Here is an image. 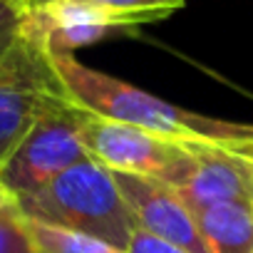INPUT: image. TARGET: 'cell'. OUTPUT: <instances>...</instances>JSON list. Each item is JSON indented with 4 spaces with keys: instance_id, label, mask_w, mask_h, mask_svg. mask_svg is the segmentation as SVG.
<instances>
[{
    "instance_id": "obj_3",
    "label": "cell",
    "mask_w": 253,
    "mask_h": 253,
    "mask_svg": "<svg viewBox=\"0 0 253 253\" xmlns=\"http://www.w3.org/2000/svg\"><path fill=\"white\" fill-rule=\"evenodd\" d=\"M87 117L89 112L72 104L67 94L42 109L23 142L0 167V184L15 201L38 194L62 171L89 159L82 144Z\"/></svg>"
},
{
    "instance_id": "obj_4",
    "label": "cell",
    "mask_w": 253,
    "mask_h": 253,
    "mask_svg": "<svg viewBox=\"0 0 253 253\" xmlns=\"http://www.w3.org/2000/svg\"><path fill=\"white\" fill-rule=\"evenodd\" d=\"M82 144L89 159L114 174H132L164 181L176 189L196 164L191 144L162 139L139 126L89 114L82 129Z\"/></svg>"
},
{
    "instance_id": "obj_15",
    "label": "cell",
    "mask_w": 253,
    "mask_h": 253,
    "mask_svg": "<svg viewBox=\"0 0 253 253\" xmlns=\"http://www.w3.org/2000/svg\"><path fill=\"white\" fill-rule=\"evenodd\" d=\"M67 3V0H20V5L28 10V13H42V10H50V8H57Z\"/></svg>"
},
{
    "instance_id": "obj_9",
    "label": "cell",
    "mask_w": 253,
    "mask_h": 253,
    "mask_svg": "<svg viewBox=\"0 0 253 253\" xmlns=\"http://www.w3.org/2000/svg\"><path fill=\"white\" fill-rule=\"evenodd\" d=\"M80 3L99 10L117 25L137 30L139 25L164 20L181 10L186 0H80Z\"/></svg>"
},
{
    "instance_id": "obj_2",
    "label": "cell",
    "mask_w": 253,
    "mask_h": 253,
    "mask_svg": "<svg viewBox=\"0 0 253 253\" xmlns=\"http://www.w3.org/2000/svg\"><path fill=\"white\" fill-rule=\"evenodd\" d=\"M28 221L99 238L126 251L137 221L126 206L114 174L94 159H84L45 189L18 201Z\"/></svg>"
},
{
    "instance_id": "obj_6",
    "label": "cell",
    "mask_w": 253,
    "mask_h": 253,
    "mask_svg": "<svg viewBox=\"0 0 253 253\" xmlns=\"http://www.w3.org/2000/svg\"><path fill=\"white\" fill-rule=\"evenodd\" d=\"M114 179L137 221V228L154 233L184 248L186 253H209L194 213L184 206V201L171 186L157 179L132 174H114Z\"/></svg>"
},
{
    "instance_id": "obj_14",
    "label": "cell",
    "mask_w": 253,
    "mask_h": 253,
    "mask_svg": "<svg viewBox=\"0 0 253 253\" xmlns=\"http://www.w3.org/2000/svg\"><path fill=\"white\" fill-rule=\"evenodd\" d=\"M226 149L231 154H236L253 174V139H246V142H236V144H226Z\"/></svg>"
},
{
    "instance_id": "obj_11",
    "label": "cell",
    "mask_w": 253,
    "mask_h": 253,
    "mask_svg": "<svg viewBox=\"0 0 253 253\" xmlns=\"http://www.w3.org/2000/svg\"><path fill=\"white\" fill-rule=\"evenodd\" d=\"M0 253H40L18 201L0 211Z\"/></svg>"
},
{
    "instance_id": "obj_16",
    "label": "cell",
    "mask_w": 253,
    "mask_h": 253,
    "mask_svg": "<svg viewBox=\"0 0 253 253\" xmlns=\"http://www.w3.org/2000/svg\"><path fill=\"white\" fill-rule=\"evenodd\" d=\"M15 204V199L3 189V184H0V211H3V209H8V206H13Z\"/></svg>"
},
{
    "instance_id": "obj_8",
    "label": "cell",
    "mask_w": 253,
    "mask_h": 253,
    "mask_svg": "<svg viewBox=\"0 0 253 253\" xmlns=\"http://www.w3.org/2000/svg\"><path fill=\"white\" fill-rule=\"evenodd\" d=\"M209 253H253V201H221L194 213Z\"/></svg>"
},
{
    "instance_id": "obj_7",
    "label": "cell",
    "mask_w": 253,
    "mask_h": 253,
    "mask_svg": "<svg viewBox=\"0 0 253 253\" xmlns=\"http://www.w3.org/2000/svg\"><path fill=\"white\" fill-rule=\"evenodd\" d=\"M191 147L196 164L174 189L191 213L221 201H253V174L236 154L213 144Z\"/></svg>"
},
{
    "instance_id": "obj_13",
    "label": "cell",
    "mask_w": 253,
    "mask_h": 253,
    "mask_svg": "<svg viewBox=\"0 0 253 253\" xmlns=\"http://www.w3.org/2000/svg\"><path fill=\"white\" fill-rule=\"evenodd\" d=\"M124 253H186L184 248L154 236V233H147L142 228H137L129 238V246H126Z\"/></svg>"
},
{
    "instance_id": "obj_5",
    "label": "cell",
    "mask_w": 253,
    "mask_h": 253,
    "mask_svg": "<svg viewBox=\"0 0 253 253\" xmlns=\"http://www.w3.org/2000/svg\"><path fill=\"white\" fill-rule=\"evenodd\" d=\"M62 94L47 50L23 30V38L0 60V167L42 109Z\"/></svg>"
},
{
    "instance_id": "obj_12",
    "label": "cell",
    "mask_w": 253,
    "mask_h": 253,
    "mask_svg": "<svg viewBox=\"0 0 253 253\" xmlns=\"http://www.w3.org/2000/svg\"><path fill=\"white\" fill-rule=\"evenodd\" d=\"M25 23L28 10L20 5V0H0V60L23 38Z\"/></svg>"
},
{
    "instance_id": "obj_10",
    "label": "cell",
    "mask_w": 253,
    "mask_h": 253,
    "mask_svg": "<svg viewBox=\"0 0 253 253\" xmlns=\"http://www.w3.org/2000/svg\"><path fill=\"white\" fill-rule=\"evenodd\" d=\"M28 226H30V233H33L40 253H124V251H119L99 238L84 236V233L55 228V226L38 223V221H28Z\"/></svg>"
},
{
    "instance_id": "obj_1",
    "label": "cell",
    "mask_w": 253,
    "mask_h": 253,
    "mask_svg": "<svg viewBox=\"0 0 253 253\" xmlns=\"http://www.w3.org/2000/svg\"><path fill=\"white\" fill-rule=\"evenodd\" d=\"M50 65L67 99L94 117L139 126L144 132L179 144L226 147L253 139V124L226 122L174 107L157 94L82 65L75 55H50Z\"/></svg>"
}]
</instances>
